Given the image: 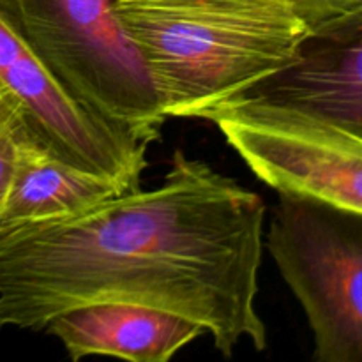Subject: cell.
<instances>
[{
	"label": "cell",
	"mask_w": 362,
	"mask_h": 362,
	"mask_svg": "<svg viewBox=\"0 0 362 362\" xmlns=\"http://www.w3.org/2000/svg\"><path fill=\"white\" fill-rule=\"evenodd\" d=\"M244 98L297 110L362 138V6L310 32L297 59Z\"/></svg>",
	"instance_id": "cell-7"
},
{
	"label": "cell",
	"mask_w": 362,
	"mask_h": 362,
	"mask_svg": "<svg viewBox=\"0 0 362 362\" xmlns=\"http://www.w3.org/2000/svg\"><path fill=\"white\" fill-rule=\"evenodd\" d=\"M166 119L209 120L299 55L310 28L274 0H115Z\"/></svg>",
	"instance_id": "cell-2"
},
{
	"label": "cell",
	"mask_w": 362,
	"mask_h": 362,
	"mask_svg": "<svg viewBox=\"0 0 362 362\" xmlns=\"http://www.w3.org/2000/svg\"><path fill=\"white\" fill-rule=\"evenodd\" d=\"M265 250L306 315L315 359L362 362V212L278 191Z\"/></svg>",
	"instance_id": "cell-3"
},
{
	"label": "cell",
	"mask_w": 362,
	"mask_h": 362,
	"mask_svg": "<svg viewBox=\"0 0 362 362\" xmlns=\"http://www.w3.org/2000/svg\"><path fill=\"white\" fill-rule=\"evenodd\" d=\"M71 361L108 356L131 362H168L205 334L187 318L133 303H98L74 308L49 322Z\"/></svg>",
	"instance_id": "cell-8"
},
{
	"label": "cell",
	"mask_w": 362,
	"mask_h": 362,
	"mask_svg": "<svg viewBox=\"0 0 362 362\" xmlns=\"http://www.w3.org/2000/svg\"><path fill=\"white\" fill-rule=\"evenodd\" d=\"M14 7L46 66L73 94L110 122L159 140L166 115L115 0H14Z\"/></svg>",
	"instance_id": "cell-4"
},
{
	"label": "cell",
	"mask_w": 362,
	"mask_h": 362,
	"mask_svg": "<svg viewBox=\"0 0 362 362\" xmlns=\"http://www.w3.org/2000/svg\"><path fill=\"white\" fill-rule=\"evenodd\" d=\"M274 2L290 7L310 28V32L320 30L362 6V0H274Z\"/></svg>",
	"instance_id": "cell-11"
},
{
	"label": "cell",
	"mask_w": 362,
	"mask_h": 362,
	"mask_svg": "<svg viewBox=\"0 0 362 362\" xmlns=\"http://www.w3.org/2000/svg\"><path fill=\"white\" fill-rule=\"evenodd\" d=\"M258 180L362 212V138L258 99H237L211 117Z\"/></svg>",
	"instance_id": "cell-6"
},
{
	"label": "cell",
	"mask_w": 362,
	"mask_h": 362,
	"mask_svg": "<svg viewBox=\"0 0 362 362\" xmlns=\"http://www.w3.org/2000/svg\"><path fill=\"white\" fill-rule=\"evenodd\" d=\"M0 87L20 103L32 136L53 158L110 180L120 194L140 189L152 141L99 115L52 73L14 0H0Z\"/></svg>",
	"instance_id": "cell-5"
},
{
	"label": "cell",
	"mask_w": 362,
	"mask_h": 362,
	"mask_svg": "<svg viewBox=\"0 0 362 362\" xmlns=\"http://www.w3.org/2000/svg\"><path fill=\"white\" fill-rule=\"evenodd\" d=\"M115 194L120 191L113 182L59 161L30 140L20 151L0 226L66 218Z\"/></svg>",
	"instance_id": "cell-9"
},
{
	"label": "cell",
	"mask_w": 362,
	"mask_h": 362,
	"mask_svg": "<svg viewBox=\"0 0 362 362\" xmlns=\"http://www.w3.org/2000/svg\"><path fill=\"white\" fill-rule=\"evenodd\" d=\"M170 165L154 189L0 226V327L42 332L74 308L133 303L194 322L225 357L244 341L267 350L265 202L182 151Z\"/></svg>",
	"instance_id": "cell-1"
},
{
	"label": "cell",
	"mask_w": 362,
	"mask_h": 362,
	"mask_svg": "<svg viewBox=\"0 0 362 362\" xmlns=\"http://www.w3.org/2000/svg\"><path fill=\"white\" fill-rule=\"evenodd\" d=\"M30 140L35 141V138L28 129L20 103L0 87V211L16 172L21 147Z\"/></svg>",
	"instance_id": "cell-10"
}]
</instances>
